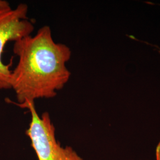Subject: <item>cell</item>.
<instances>
[{"mask_svg":"<svg viewBox=\"0 0 160 160\" xmlns=\"http://www.w3.org/2000/svg\"><path fill=\"white\" fill-rule=\"evenodd\" d=\"M13 52L18 58L11 76V88L17 100L13 103L16 105L55 97L68 82L71 74L66 64L71 51L54 41L49 26L14 42Z\"/></svg>","mask_w":160,"mask_h":160,"instance_id":"6da1fadb","label":"cell"},{"mask_svg":"<svg viewBox=\"0 0 160 160\" xmlns=\"http://www.w3.org/2000/svg\"><path fill=\"white\" fill-rule=\"evenodd\" d=\"M17 105L28 109L31 114L26 134L30 139L38 160H83L72 147H62L58 142L55 128L48 112H44L40 116L33 102Z\"/></svg>","mask_w":160,"mask_h":160,"instance_id":"7a4b0ae2","label":"cell"},{"mask_svg":"<svg viewBox=\"0 0 160 160\" xmlns=\"http://www.w3.org/2000/svg\"><path fill=\"white\" fill-rule=\"evenodd\" d=\"M28 6L20 4L14 8L0 9V90L11 88L12 63L6 65L2 61V54L6 44L29 36L34 30V24L28 18Z\"/></svg>","mask_w":160,"mask_h":160,"instance_id":"3957f363","label":"cell"},{"mask_svg":"<svg viewBox=\"0 0 160 160\" xmlns=\"http://www.w3.org/2000/svg\"><path fill=\"white\" fill-rule=\"evenodd\" d=\"M11 7L8 2L5 0H0V9Z\"/></svg>","mask_w":160,"mask_h":160,"instance_id":"277c9868","label":"cell"},{"mask_svg":"<svg viewBox=\"0 0 160 160\" xmlns=\"http://www.w3.org/2000/svg\"><path fill=\"white\" fill-rule=\"evenodd\" d=\"M156 160H160V141L156 148Z\"/></svg>","mask_w":160,"mask_h":160,"instance_id":"5b68a950","label":"cell"},{"mask_svg":"<svg viewBox=\"0 0 160 160\" xmlns=\"http://www.w3.org/2000/svg\"></svg>","mask_w":160,"mask_h":160,"instance_id":"8992f818","label":"cell"}]
</instances>
